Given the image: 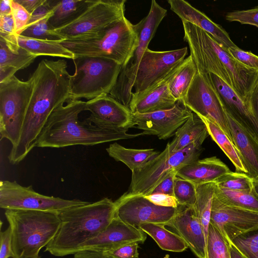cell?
<instances>
[{"mask_svg": "<svg viewBox=\"0 0 258 258\" xmlns=\"http://www.w3.org/2000/svg\"><path fill=\"white\" fill-rule=\"evenodd\" d=\"M64 59H42L31 77L33 89L21 136L12 147L10 162L18 164L36 146L39 137L51 113L70 99L71 75Z\"/></svg>", "mask_w": 258, "mask_h": 258, "instance_id": "1", "label": "cell"}, {"mask_svg": "<svg viewBox=\"0 0 258 258\" xmlns=\"http://www.w3.org/2000/svg\"><path fill=\"white\" fill-rule=\"evenodd\" d=\"M86 103L81 100H68L56 108L49 116L36 147L63 148L74 145L93 146L112 141L148 135L145 132L131 134L126 131L104 130L79 120L85 111Z\"/></svg>", "mask_w": 258, "mask_h": 258, "instance_id": "2", "label": "cell"}, {"mask_svg": "<svg viewBox=\"0 0 258 258\" xmlns=\"http://www.w3.org/2000/svg\"><path fill=\"white\" fill-rule=\"evenodd\" d=\"M115 211L114 202L105 198L58 213L59 228L45 251L56 256L75 254L108 226Z\"/></svg>", "mask_w": 258, "mask_h": 258, "instance_id": "3", "label": "cell"}, {"mask_svg": "<svg viewBox=\"0 0 258 258\" xmlns=\"http://www.w3.org/2000/svg\"><path fill=\"white\" fill-rule=\"evenodd\" d=\"M5 215L12 231L13 258H40L60 224L56 212L6 210Z\"/></svg>", "mask_w": 258, "mask_h": 258, "instance_id": "4", "label": "cell"}, {"mask_svg": "<svg viewBox=\"0 0 258 258\" xmlns=\"http://www.w3.org/2000/svg\"><path fill=\"white\" fill-rule=\"evenodd\" d=\"M138 43L134 25L125 17L94 36L60 41L74 54V59L102 58L114 61L122 67L130 59Z\"/></svg>", "mask_w": 258, "mask_h": 258, "instance_id": "5", "label": "cell"}, {"mask_svg": "<svg viewBox=\"0 0 258 258\" xmlns=\"http://www.w3.org/2000/svg\"><path fill=\"white\" fill-rule=\"evenodd\" d=\"M73 60L75 73L71 76L70 99L90 100L109 94L116 83L121 65L94 57H80Z\"/></svg>", "mask_w": 258, "mask_h": 258, "instance_id": "6", "label": "cell"}, {"mask_svg": "<svg viewBox=\"0 0 258 258\" xmlns=\"http://www.w3.org/2000/svg\"><path fill=\"white\" fill-rule=\"evenodd\" d=\"M167 11L156 1L151 2L148 14L134 25L138 43L128 62L121 68L116 83L109 95L130 108L134 83L142 57Z\"/></svg>", "mask_w": 258, "mask_h": 258, "instance_id": "7", "label": "cell"}, {"mask_svg": "<svg viewBox=\"0 0 258 258\" xmlns=\"http://www.w3.org/2000/svg\"><path fill=\"white\" fill-rule=\"evenodd\" d=\"M202 150V148L192 144L181 150L172 152L168 143L159 155L141 168L132 171L131 182L125 193L144 196L150 195L170 172L198 160Z\"/></svg>", "mask_w": 258, "mask_h": 258, "instance_id": "8", "label": "cell"}, {"mask_svg": "<svg viewBox=\"0 0 258 258\" xmlns=\"http://www.w3.org/2000/svg\"><path fill=\"white\" fill-rule=\"evenodd\" d=\"M33 89L32 77L23 81L15 75L0 83L1 139L15 146L22 132Z\"/></svg>", "mask_w": 258, "mask_h": 258, "instance_id": "9", "label": "cell"}, {"mask_svg": "<svg viewBox=\"0 0 258 258\" xmlns=\"http://www.w3.org/2000/svg\"><path fill=\"white\" fill-rule=\"evenodd\" d=\"M125 0H92L77 19L53 32L62 40L94 36L125 17Z\"/></svg>", "mask_w": 258, "mask_h": 258, "instance_id": "10", "label": "cell"}, {"mask_svg": "<svg viewBox=\"0 0 258 258\" xmlns=\"http://www.w3.org/2000/svg\"><path fill=\"white\" fill-rule=\"evenodd\" d=\"M187 54V47L162 51L148 48L137 72L131 103L153 89L183 61Z\"/></svg>", "mask_w": 258, "mask_h": 258, "instance_id": "11", "label": "cell"}, {"mask_svg": "<svg viewBox=\"0 0 258 258\" xmlns=\"http://www.w3.org/2000/svg\"><path fill=\"white\" fill-rule=\"evenodd\" d=\"M89 202L67 200L41 195L31 185L23 186L15 181L1 180L0 207L6 210H28L59 213Z\"/></svg>", "mask_w": 258, "mask_h": 258, "instance_id": "12", "label": "cell"}, {"mask_svg": "<svg viewBox=\"0 0 258 258\" xmlns=\"http://www.w3.org/2000/svg\"><path fill=\"white\" fill-rule=\"evenodd\" d=\"M183 102L191 111L215 122L233 142L222 101L207 74L198 71Z\"/></svg>", "mask_w": 258, "mask_h": 258, "instance_id": "13", "label": "cell"}, {"mask_svg": "<svg viewBox=\"0 0 258 258\" xmlns=\"http://www.w3.org/2000/svg\"><path fill=\"white\" fill-rule=\"evenodd\" d=\"M115 217L139 228L141 224L153 223L165 225L173 218L178 209L157 206L141 195L124 193L114 202Z\"/></svg>", "mask_w": 258, "mask_h": 258, "instance_id": "14", "label": "cell"}, {"mask_svg": "<svg viewBox=\"0 0 258 258\" xmlns=\"http://www.w3.org/2000/svg\"><path fill=\"white\" fill-rule=\"evenodd\" d=\"M85 111L90 114L84 121L98 128L127 131L133 127V113L130 108L109 94L87 101Z\"/></svg>", "mask_w": 258, "mask_h": 258, "instance_id": "15", "label": "cell"}, {"mask_svg": "<svg viewBox=\"0 0 258 258\" xmlns=\"http://www.w3.org/2000/svg\"><path fill=\"white\" fill-rule=\"evenodd\" d=\"M192 113L183 101H177L170 109L133 114V127L143 130L148 135H155L160 140H166L175 135Z\"/></svg>", "mask_w": 258, "mask_h": 258, "instance_id": "16", "label": "cell"}, {"mask_svg": "<svg viewBox=\"0 0 258 258\" xmlns=\"http://www.w3.org/2000/svg\"><path fill=\"white\" fill-rule=\"evenodd\" d=\"M210 223L229 242L258 229V213L224 205L214 197Z\"/></svg>", "mask_w": 258, "mask_h": 258, "instance_id": "17", "label": "cell"}, {"mask_svg": "<svg viewBox=\"0 0 258 258\" xmlns=\"http://www.w3.org/2000/svg\"><path fill=\"white\" fill-rule=\"evenodd\" d=\"M146 239L142 230L115 217L104 230L83 244L79 251L104 252L128 243H143Z\"/></svg>", "mask_w": 258, "mask_h": 258, "instance_id": "18", "label": "cell"}, {"mask_svg": "<svg viewBox=\"0 0 258 258\" xmlns=\"http://www.w3.org/2000/svg\"><path fill=\"white\" fill-rule=\"evenodd\" d=\"M219 94L224 109L258 141V122L247 100L215 75L207 74Z\"/></svg>", "mask_w": 258, "mask_h": 258, "instance_id": "19", "label": "cell"}, {"mask_svg": "<svg viewBox=\"0 0 258 258\" xmlns=\"http://www.w3.org/2000/svg\"><path fill=\"white\" fill-rule=\"evenodd\" d=\"M166 226L174 229L198 258H207V239L193 207L179 205L176 213Z\"/></svg>", "mask_w": 258, "mask_h": 258, "instance_id": "20", "label": "cell"}, {"mask_svg": "<svg viewBox=\"0 0 258 258\" xmlns=\"http://www.w3.org/2000/svg\"><path fill=\"white\" fill-rule=\"evenodd\" d=\"M170 9L182 21L192 24L211 36L227 50L237 45L232 41L229 35L220 25L212 21L204 13L192 7L184 0H169Z\"/></svg>", "mask_w": 258, "mask_h": 258, "instance_id": "21", "label": "cell"}, {"mask_svg": "<svg viewBox=\"0 0 258 258\" xmlns=\"http://www.w3.org/2000/svg\"><path fill=\"white\" fill-rule=\"evenodd\" d=\"M233 143L251 178L258 177V141L225 111Z\"/></svg>", "mask_w": 258, "mask_h": 258, "instance_id": "22", "label": "cell"}, {"mask_svg": "<svg viewBox=\"0 0 258 258\" xmlns=\"http://www.w3.org/2000/svg\"><path fill=\"white\" fill-rule=\"evenodd\" d=\"M182 62L174 69L153 89L131 103L130 109L133 114L148 113L168 109L175 105L177 101L171 93L169 83L172 77L180 69Z\"/></svg>", "mask_w": 258, "mask_h": 258, "instance_id": "23", "label": "cell"}, {"mask_svg": "<svg viewBox=\"0 0 258 258\" xmlns=\"http://www.w3.org/2000/svg\"><path fill=\"white\" fill-rule=\"evenodd\" d=\"M228 166L216 156L198 160L177 170L176 175L195 185L216 182L221 176L230 172Z\"/></svg>", "mask_w": 258, "mask_h": 258, "instance_id": "24", "label": "cell"}, {"mask_svg": "<svg viewBox=\"0 0 258 258\" xmlns=\"http://www.w3.org/2000/svg\"><path fill=\"white\" fill-rule=\"evenodd\" d=\"M174 138L169 143L172 152H177L194 144L199 148L209 136L205 123L196 113L192 112L190 117L176 132Z\"/></svg>", "mask_w": 258, "mask_h": 258, "instance_id": "25", "label": "cell"}, {"mask_svg": "<svg viewBox=\"0 0 258 258\" xmlns=\"http://www.w3.org/2000/svg\"><path fill=\"white\" fill-rule=\"evenodd\" d=\"M106 150L110 157L124 163L132 172L141 168L160 153L153 149L126 148L117 143L110 144Z\"/></svg>", "mask_w": 258, "mask_h": 258, "instance_id": "26", "label": "cell"}, {"mask_svg": "<svg viewBox=\"0 0 258 258\" xmlns=\"http://www.w3.org/2000/svg\"><path fill=\"white\" fill-rule=\"evenodd\" d=\"M92 0L56 1L48 24L52 30L60 28L80 17L91 4Z\"/></svg>", "mask_w": 258, "mask_h": 258, "instance_id": "27", "label": "cell"}, {"mask_svg": "<svg viewBox=\"0 0 258 258\" xmlns=\"http://www.w3.org/2000/svg\"><path fill=\"white\" fill-rule=\"evenodd\" d=\"M139 228L150 235L163 250L172 252H182L188 246L177 234L168 230L165 225L153 223L141 224Z\"/></svg>", "mask_w": 258, "mask_h": 258, "instance_id": "28", "label": "cell"}, {"mask_svg": "<svg viewBox=\"0 0 258 258\" xmlns=\"http://www.w3.org/2000/svg\"><path fill=\"white\" fill-rule=\"evenodd\" d=\"M60 41L39 40L20 35L18 37L19 46L37 57L44 55L73 60L74 54L63 46Z\"/></svg>", "mask_w": 258, "mask_h": 258, "instance_id": "29", "label": "cell"}, {"mask_svg": "<svg viewBox=\"0 0 258 258\" xmlns=\"http://www.w3.org/2000/svg\"><path fill=\"white\" fill-rule=\"evenodd\" d=\"M206 124L209 135L219 146L234 165L237 172L247 173L233 142L224 131L214 121L199 115Z\"/></svg>", "mask_w": 258, "mask_h": 258, "instance_id": "30", "label": "cell"}, {"mask_svg": "<svg viewBox=\"0 0 258 258\" xmlns=\"http://www.w3.org/2000/svg\"><path fill=\"white\" fill-rule=\"evenodd\" d=\"M216 185L215 182L197 185V196L193 207L203 227L207 242Z\"/></svg>", "mask_w": 258, "mask_h": 258, "instance_id": "31", "label": "cell"}, {"mask_svg": "<svg viewBox=\"0 0 258 258\" xmlns=\"http://www.w3.org/2000/svg\"><path fill=\"white\" fill-rule=\"evenodd\" d=\"M214 196L227 206L258 213V196L252 189L236 191L216 185Z\"/></svg>", "mask_w": 258, "mask_h": 258, "instance_id": "32", "label": "cell"}, {"mask_svg": "<svg viewBox=\"0 0 258 258\" xmlns=\"http://www.w3.org/2000/svg\"><path fill=\"white\" fill-rule=\"evenodd\" d=\"M198 70L189 55L183 60L182 65L169 83V90L177 101H183Z\"/></svg>", "mask_w": 258, "mask_h": 258, "instance_id": "33", "label": "cell"}, {"mask_svg": "<svg viewBox=\"0 0 258 258\" xmlns=\"http://www.w3.org/2000/svg\"><path fill=\"white\" fill-rule=\"evenodd\" d=\"M37 57L21 47L18 51H13L0 40V68L10 69L16 73L29 67Z\"/></svg>", "mask_w": 258, "mask_h": 258, "instance_id": "34", "label": "cell"}, {"mask_svg": "<svg viewBox=\"0 0 258 258\" xmlns=\"http://www.w3.org/2000/svg\"><path fill=\"white\" fill-rule=\"evenodd\" d=\"M207 258H231L229 241L210 223L207 242Z\"/></svg>", "mask_w": 258, "mask_h": 258, "instance_id": "35", "label": "cell"}, {"mask_svg": "<svg viewBox=\"0 0 258 258\" xmlns=\"http://www.w3.org/2000/svg\"><path fill=\"white\" fill-rule=\"evenodd\" d=\"M217 185L236 191H250L252 189V178L246 173L229 172L219 177Z\"/></svg>", "mask_w": 258, "mask_h": 258, "instance_id": "36", "label": "cell"}, {"mask_svg": "<svg viewBox=\"0 0 258 258\" xmlns=\"http://www.w3.org/2000/svg\"><path fill=\"white\" fill-rule=\"evenodd\" d=\"M173 196L179 205L193 207L197 196V185L176 175L174 180Z\"/></svg>", "mask_w": 258, "mask_h": 258, "instance_id": "37", "label": "cell"}, {"mask_svg": "<svg viewBox=\"0 0 258 258\" xmlns=\"http://www.w3.org/2000/svg\"><path fill=\"white\" fill-rule=\"evenodd\" d=\"M229 242L246 258H258V229L241 234Z\"/></svg>", "mask_w": 258, "mask_h": 258, "instance_id": "38", "label": "cell"}, {"mask_svg": "<svg viewBox=\"0 0 258 258\" xmlns=\"http://www.w3.org/2000/svg\"><path fill=\"white\" fill-rule=\"evenodd\" d=\"M49 18H45L24 29L20 36L23 37L49 41H62L56 35L48 24Z\"/></svg>", "mask_w": 258, "mask_h": 258, "instance_id": "39", "label": "cell"}, {"mask_svg": "<svg viewBox=\"0 0 258 258\" xmlns=\"http://www.w3.org/2000/svg\"><path fill=\"white\" fill-rule=\"evenodd\" d=\"M225 18L229 22H238L258 28V6L248 10L228 12L225 14Z\"/></svg>", "mask_w": 258, "mask_h": 258, "instance_id": "40", "label": "cell"}, {"mask_svg": "<svg viewBox=\"0 0 258 258\" xmlns=\"http://www.w3.org/2000/svg\"><path fill=\"white\" fill-rule=\"evenodd\" d=\"M11 8L12 14L15 23V32L17 35L19 36L26 28L31 14L16 0L11 1Z\"/></svg>", "mask_w": 258, "mask_h": 258, "instance_id": "41", "label": "cell"}, {"mask_svg": "<svg viewBox=\"0 0 258 258\" xmlns=\"http://www.w3.org/2000/svg\"><path fill=\"white\" fill-rule=\"evenodd\" d=\"M233 58L244 66L258 70V56L253 53L244 51L237 46L227 49Z\"/></svg>", "mask_w": 258, "mask_h": 258, "instance_id": "42", "label": "cell"}, {"mask_svg": "<svg viewBox=\"0 0 258 258\" xmlns=\"http://www.w3.org/2000/svg\"><path fill=\"white\" fill-rule=\"evenodd\" d=\"M138 247L139 243L131 242L118 246L104 252L112 258H138L139 255Z\"/></svg>", "mask_w": 258, "mask_h": 258, "instance_id": "43", "label": "cell"}, {"mask_svg": "<svg viewBox=\"0 0 258 258\" xmlns=\"http://www.w3.org/2000/svg\"><path fill=\"white\" fill-rule=\"evenodd\" d=\"M56 3V1L45 0L42 5L37 8L31 14L26 28L45 18H50L53 14Z\"/></svg>", "mask_w": 258, "mask_h": 258, "instance_id": "44", "label": "cell"}, {"mask_svg": "<svg viewBox=\"0 0 258 258\" xmlns=\"http://www.w3.org/2000/svg\"><path fill=\"white\" fill-rule=\"evenodd\" d=\"M177 171V170H174L168 173L155 187L150 195L163 194L173 196L174 180Z\"/></svg>", "mask_w": 258, "mask_h": 258, "instance_id": "45", "label": "cell"}, {"mask_svg": "<svg viewBox=\"0 0 258 258\" xmlns=\"http://www.w3.org/2000/svg\"><path fill=\"white\" fill-rule=\"evenodd\" d=\"M0 258L14 257L12 234L10 226L0 233Z\"/></svg>", "mask_w": 258, "mask_h": 258, "instance_id": "46", "label": "cell"}, {"mask_svg": "<svg viewBox=\"0 0 258 258\" xmlns=\"http://www.w3.org/2000/svg\"><path fill=\"white\" fill-rule=\"evenodd\" d=\"M155 205L164 207L177 208L179 205L175 198L173 196L163 194H154L144 196Z\"/></svg>", "mask_w": 258, "mask_h": 258, "instance_id": "47", "label": "cell"}, {"mask_svg": "<svg viewBox=\"0 0 258 258\" xmlns=\"http://www.w3.org/2000/svg\"><path fill=\"white\" fill-rule=\"evenodd\" d=\"M247 100L249 104L250 109L258 122V78L249 94Z\"/></svg>", "mask_w": 258, "mask_h": 258, "instance_id": "48", "label": "cell"}, {"mask_svg": "<svg viewBox=\"0 0 258 258\" xmlns=\"http://www.w3.org/2000/svg\"><path fill=\"white\" fill-rule=\"evenodd\" d=\"M74 258H112L102 251L83 250L74 254Z\"/></svg>", "mask_w": 258, "mask_h": 258, "instance_id": "49", "label": "cell"}, {"mask_svg": "<svg viewBox=\"0 0 258 258\" xmlns=\"http://www.w3.org/2000/svg\"><path fill=\"white\" fill-rule=\"evenodd\" d=\"M22 5L26 10L31 14L40 6L42 5L45 0H16Z\"/></svg>", "mask_w": 258, "mask_h": 258, "instance_id": "50", "label": "cell"}, {"mask_svg": "<svg viewBox=\"0 0 258 258\" xmlns=\"http://www.w3.org/2000/svg\"><path fill=\"white\" fill-rule=\"evenodd\" d=\"M12 0H1L0 16H4L12 14Z\"/></svg>", "mask_w": 258, "mask_h": 258, "instance_id": "51", "label": "cell"}, {"mask_svg": "<svg viewBox=\"0 0 258 258\" xmlns=\"http://www.w3.org/2000/svg\"><path fill=\"white\" fill-rule=\"evenodd\" d=\"M229 245L231 258H246L231 242H229Z\"/></svg>", "mask_w": 258, "mask_h": 258, "instance_id": "52", "label": "cell"}, {"mask_svg": "<svg viewBox=\"0 0 258 258\" xmlns=\"http://www.w3.org/2000/svg\"><path fill=\"white\" fill-rule=\"evenodd\" d=\"M252 190L258 196V177L252 178Z\"/></svg>", "mask_w": 258, "mask_h": 258, "instance_id": "53", "label": "cell"}]
</instances>
